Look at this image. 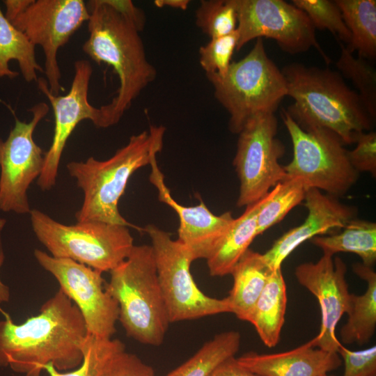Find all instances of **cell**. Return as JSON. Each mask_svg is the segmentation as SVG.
I'll use <instances>...</instances> for the list:
<instances>
[{"mask_svg": "<svg viewBox=\"0 0 376 376\" xmlns=\"http://www.w3.org/2000/svg\"><path fill=\"white\" fill-rule=\"evenodd\" d=\"M241 335L236 331L219 333L206 342L189 359L164 376H210L240 347Z\"/></svg>", "mask_w": 376, "mask_h": 376, "instance_id": "4316f807", "label": "cell"}, {"mask_svg": "<svg viewBox=\"0 0 376 376\" xmlns=\"http://www.w3.org/2000/svg\"><path fill=\"white\" fill-rule=\"evenodd\" d=\"M292 3L307 15L315 29H327L349 45L351 35L334 1L292 0Z\"/></svg>", "mask_w": 376, "mask_h": 376, "instance_id": "1f68e13d", "label": "cell"}, {"mask_svg": "<svg viewBox=\"0 0 376 376\" xmlns=\"http://www.w3.org/2000/svg\"><path fill=\"white\" fill-rule=\"evenodd\" d=\"M239 51L249 41L267 38L290 54L314 47L327 63L331 59L319 45L315 29L301 9L283 0H237Z\"/></svg>", "mask_w": 376, "mask_h": 376, "instance_id": "8fae6325", "label": "cell"}, {"mask_svg": "<svg viewBox=\"0 0 376 376\" xmlns=\"http://www.w3.org/2000/svg\"><path fill=\"white\" fill-rule=\"evenodd\" d=\"M341 230L314 237L311 242L323 254L333 256L338 252L353 253L361 258L362 264L373 267L376 261V224L354 218Z\"/></svg>", "mask_w": 376, "mask_h": 376, "instance_id": "cb8c5ba5", "label": "cell"}, {"mask_svg": "<svg viewBox=\"0 0 376 376\" xmlns=\"http://www.w3.org/2000/svg\"><path fill=\"white\" fill-rule=\"evenodd\" d=\"M143 232L151 240L170 323L231 313L227 297L213 298L198 288L190 272L193 260L182 243L153 224L143 228Z\"/></svg>", "mask_w": 376, "mask_h": 376, "instance_id": "9c48e42d", "label": "cell"}, {"mask_svg": "<svg viewBox=\"0 0 376 376\" xmlns=\"http://www.w3.org/2000/svg\"><path fill=\"white\" fill-rule=\"evenodd\" d=\"M150 182L158 191L159 200L172 207L179 217L178 240L188 250L193 261L207 259L218 246L235 218L230 212L213 214L205 204L185 206L176 202L164 182L156 158L150 163Z\"/></svg>", "mask_w": 376, "mask_h": 376, "instance_id": "e0dca14e", "label": "cell"}, {"mask_svg": "<svg viewBox=\"0 0 376 376\" xmlns=\"http://www.w3.org/2000/svg\"><path fill=\"white\" fill-rule=\"evenodd\" d=\"M210 376H260L242 366L235 357H230L213 371Z\"/></svg>", "mask_w": 376, "mask_h": 376, "instance_id": "74e56055", "label": "cell"}, {"mask_svg": "<svg viewBox=\"0 0 376 376\" xmlns=\"http://www.w3.org/2000/svg\"><path fill=\"white\" fill-rule=\"evenodd\" d=\"M104 376H156L154 369L136 354L125 350L111 363Z\"/></svg>", "mask_w": 376, "mask_h": 376, "instance_id": "d590c367", "label": "cell"}, {"mask_svg": "<svg viewBox=\"0 0 376 376\" xmlns=\"http://www.w3.org/2000/svg\"><path fill=\"white\" fill-rule=\"evenodd\" d=\"M39 265L52 274L60 288L79 310L89 335L111 338L119 318L117 301L105 289L102 272L67 258L34 250Z\"/></svg>", "mask_w": 376, "mask_h": 376, "instance_id": "5bb4252c", "label": "cell"}, {"mask_svg": "<svg viewBox=\"0 0 376 376\" xmlns=\"http://www.w3.org/2000/svg\"><path fill=\"white\" fill-rule=\"evenodd\" d=\"M262 198L246 206L243 214L233 219L218 246L206 259L211 276L230 274L234 266L258 235L257 216Z\"/></svg>", "mask_w": 376, "mask_h": 376, "instance_id": "44dd1931", "label": "cell"}, {"mask_svg": "<svg viewBox=\"0 0 376 376\" xmlns=\"http://www.w3.org/2000/svg\"><path fill=\"white\" fill-rule=\"evenodd\" d=\"M45 102L34 104L29 123L15 117V125L6 140L0 139V210L17 214L30 213L27 190L40 176L45 152L33 140L39 122L47 114Z\"/></svg>", "mask_w": 376, "mask_h": 376, "instance_id": "4fadbf2b", "label": "cell"}, {"mask_svg": "<svg viewBox=\"0 0 376 376\" xmlns=\"http://www.w3.org/2000/svg\"><path fill=\"white\" fill-rule=\"evenodd\" d=\"M110 4L117 10L127 17L141 32L143 30L146 18L143 10L130 0H109Z\"/></svg>", "mask_w": 376, "mask_h": 376, "instance_id": "8d00e7d4", "label": "cell"}, {"mask_svg": "<svg viewBox=\"0 0 376 376\" xmlns=\"http://www.w3.org/2000/svg\"><path fill=\"white\" fill-rule=\"evenodd\" d=\"M190 3L189 0H155L154 4L157 8L168 6L175 9L185 10Z\"/></svg>", "mask_w": 376, "mask_h": 376, "instance_id": "ab89813d", "label": "cell"}, {"mask_svg": "<svg viewBox=\"0 0 376 376\" xmlns=\"http://www.w3.org/2000/svg\"><path fill=\"white\" fill-rule=\"evenodd\" d=\"M320 376H330V375H328L327 374H324V375H322Z\"/></svg>", "mask_w": 376, "mask_h": 376, "instance_id": "60d3db41", "label": "cell"}, {"mask_svg": "<svg viewBox=\"0 0 376 376\" xmlns=\"http://www.w3.org/2000/svg\"><path fill=\"white\" fill-rule=\"evenodd\" d=\"M214 95L229 113L228 129L239 134L246 121L258 113H274L287 96L285 79L267 56L263 38H257L241 60L231 62L224 76L206 75Z\"/></svg>", "mask_w": 376, "mask_h": 376, "instance_id": "8992f818", "label": "cell"}, {"mask_svg": "<svg viewBox=\"0 0 376 376\" xmlns=\"http://www.w3.org/2000/svg\"><path fill=\"white\" fill-rule=\"evenodd\" d=\"M74 67L70 91L64 95L51 93L44 78L37 80L38 88L49 101L54 116L52 142L45 152L43 169L37 180L38 185L42 190H49L54 186L63 151L77 125L84 120H90L97 127L103 128L100 108L95 107L88 101L92 65L88 61L78 60Z\"/></svg>", "mask_w": 376, "mask_h": 376, "instance_id": "9a60e30c", "label": "cell"}, {"mask_svg": "<svg viewBox=\"0 0 376 376\" xmlns=\"http://www.w3.org/2000/svg\"><path fill=\"white\" fill-rule=\"evenodd\" d=\"M274 113L250 118L240 132L233 159L239 180L238 207L248 206L263 198L287 175L279 159L285 147L276 137Z\"/></svg>", "mask_w": 376, "mask_h": 376, "instance_id": "30bf717a", "label": "cell"}, {"mask_svg": "<svg viewBox=\"0 0 376 376\" xmlns=\"http://www.w3.org/2000/svg\"><path fill=\"white\" fill-rule=\"evenodd\" d=\"M286 305V284L281 268H279L272 272L246 320L268 347H274L279 342Z\"/></svg>", "mask_w": 376, "mask_h": 376, "instance_id": "7402d4cb", "label": "cell"}, {"mask_svg": "<svg viewBox=\"0 0 376 376\" xmlns=\"http://www.w3.org/2000/svg\"><path fill=\"white\" fill-rule=\"evenodd\" d=\"M238 34L234 32L210 40L198 49L199 63L205 75L224 76L227 72L236 50Z\"/></svg>", "mask_w": 376, "mask_h": 376, "instance_id": "d6a6232c", "label": "cell"}, {"mask_svg": "<svg viewBox=\"0 0 376 376\" xmlns=\"http://www.w3.org/2000/svg\"><path fill=\"white\" fill-rule=\"evenodd\" d=\"M281 71L287 96L294 100L285 110L303 130L324 128L350 145L371 129L373 119L359 95L338 71L299 63L288 64Z\"/></svg>", "mask_w": 376, "mask_h": 376, "instance_id": "3957f363", "label": "cell"}, {"mask_svg": "<svg viewBox=\"0 0 376 376\" xmlns=\"http://www.w3.org/2000/svg\"><path fill=\"white\" fill-rule=\"evenodd\" d=\"M3 225V224L2 222V220H0V232L2 229ZM4 259H5V256H4L3 249L1 248V240H0V269L3 265ZM10 297V289L6 284L3 283L0 277V305L1 304L9 301Z\"/></svg>", "mask_w": 376, "mask_h": 376, "instance_id": "f35d334b", "label": "cell"}, {"mask_svg": "<svg viewBox=\"0 0 376 376\" xmlns=\"http://www.w3.org/2000/svg\"><path fill=\"white\" fill-rule=\"evenodd\" d=\"M347 266L339 257L323 254L316 263L297 265L295 274L299 283L318 299L321 312L319 334L312 339L315 347L337 352L341 344L336 336L337 324L347 313L351 293L345 274Z\"/></svg>", "mask_w": 376, "mask_h": 376, "instance_id": "2e32d148", "label": "cell"}, {"mask_svg": "<svg viewBox=\"0 0 376 376\" xmlns=\"http://www.w3.org/2000/svg\"><path fill=\"white\" fill-rule=\"evenodd\" d=\"M164 133V126L151 125L148 130L131 136L125 146L106 160L91 157L67 164L69 174L84 192L82 205L75 214L77 222L97 221L143 232V228L121 215L118 204L132 174L150 165L162 150Z\"/></svg>", "mask_w": 376, "mask_h": 376, "instance_id": "277c9868", "label": "cell"}, {"mask_svg": "<svg viewBox=\"0 0 376 376\" xmlns=\"http://www.w3.org/2000/svg\"><path fill=\"white\" fill-rule=\"evenodd\" d=\"M351 38L346 47L365 59L376 57V1L335 0Z\"/></svg>", "mask_w": 376, "mask_h": 376, "instance_id": "484cf974", "label": "cell"}, {"mask_svg": "<svg viewBox=\"0 0 376 376\" xmlns=\"http://www.w3.org/2000/svg\"><path fill=\"white\" fill-rule=\"evenodd\" d=\"M344 362L343 376H376V346L352 351L340 344L337 351Z\"/></svg>", "mask_w": 376, "mask_h": 376, "instance_id": "836d02e7", "label": "cell"}, {"mask_svg": "<svg viewBox=\"0 0 376 376\" xmlns=\"http://www.w3.org/2000/svg\"><path fill=\"white\" fill-rule=\"evenodd\" d=\"M109 273L105 289L118 304L127 336L144 345H162L170 321L151 245H134Z\"/></svg>", "mask_w": 376, "mask_h": 376, "instance_id": "5b68a950", "label": "cell"}, {"mask_svg": "<svg viewBox=\"0 0 376 376\" xmlns=\"http://www.w3.org/2000/svg\"><path fill=\"white\" fill-rule=\"evenodd\" d=\"M353 270L366 282L367 288L361 295L351 293L348 319L341 328L340 339L344 344L363 345L370 340L376 329V273L362 263L354 264Z\"/></svg>", "mask_w": 376, "mask_h": 376, "instance_id": "603a6c76", "label": "cell"}, {"mask_svg": "<svg viewBox=\"0 0 376 376\" xmlns=\"http://www.w3.org/2000/svg\"><path fill=\"white\" fill-rule=\"evenodd\" d=\"M35 47L6 17L0 6V78L14 79L19 75L9 67L10 61L15 60L26 81H37V72H44V70L36 61Z\"/></svg>", "mask_w": 376, "mask_h": 376, "instance_id": "d4e9b609", "label": "cell"}, {"mask_svg": "<svg viewBox=\"0 0 376 376\" xmlns=\"http://www.w3.org/2000/svg\"><path fill=\"white\" fill-rule=\"evenodd\" d=\"M336 63L338 72L351 80L357 89L366 111L373 120L376 117V70L361 57H355L343 42Z\"/></svg>", "mask_w": 376, "mask_h": 376, "instance_id": "f546056e", "label": "cell"}, {"mask_svg": "<svg viewBox=\"0 0 376 376\" xmlns=\"http://www.w3.org/2000/svg\"><path fill=\"white\" fill-rule=\"evenodd\" d=\"M297 177H286L278 182L263 198L257 216L258 235L280 222L295 206L301 203L307 191Z\"/></svg>", "mask_w": 376, "mask_h": 376, "instance_id": "83f0119b", "label": "cell"}, {"mask_svg": "<svg viewBox=\"0 0 376 376\" xmlns=\"http://www.w3.org/2000/svg\"><path fill=\"white\" fill-rule=\"evenodd\" d=\"M89 17L86 3L83 0H30L10 21L33 45L42 47L46 81L50 93L54 95L65 91L60 83L58 52L88 22Z\"/></svg>", "mask_w": 376, "mask_h": 376, "instance_id": "7c38bea8", "label": "cell"}, {"mask_svg": "<svg viewBox=\"0 0 376 376\" xmlns=\"http://www.w3.org/2000/svg\"><path fill=\"white\" fill-rule=\"evenodd\" d=\"M237 360L260 376H320L342 364L338 352L315 347L312 339L291 350L273 354L250 352Z\"/></svg>", "mask_w": 376, "mask_h": 376, "instance_id": "d6986e66", "label": "cell"}, {"mask_svg": "<svg viewBox=\"0 0 376 376\" xmlns=\"http://www.w3.org/2000/svg\"><path fill=\"white\" fill-rule=\"evenodd\" d=\"M281 116L293 150L291 162L283 166L286 175L300 178L307 189H318L335 198L345 194L359 173L350 163L340 138L324 128L303 130L283 108Z\"/></svg>", "mask_w": 376, "mask_h": 376, "instance_id": "ba28073f", "label": "cell"}, {"mask_svg": "<svg viewBox=\"0 0 376 376\" xmlns=\"http://www.w3.org/2000/svg\"><path fill=\"white\" fill-rule=\"evenodd\" d=\"M195 17L196 26L210 38L228 35L237 26V0H202Z\"/></svg>", "mask_w": 376, "mask_h": 376, "instance_id": "4dcf8cb0", "label": "cell"}, {"mask_svg": "<svg viewBox=\"0 0 376 376\" xmlns=\"http://www.w3.org/2000/svg\"><path fill=\"white\" fill-rule=\"evenodd\" d=\"M273 271L263 254L250 249L234 266L233 287L226 297L231 313L238 319L246 321Z\"/></svg>", "mask_w": 376, "mask_h": 376, "instance_id": "ffe728a7", "label": "cell"}, {"mask_svg": "<svg viewBox=\"0 0 376 376\" xmlns=\"http://www.w3.org/2000/svg\"><path fill=\"white\" fill-rule=\"evenodd\" d=\"M304 205L308 215L304 221L277 239L263 257L272 269L281 268L285 259L301 244L314 237L338 233L354 218L355 210L336 198L315 188L307 189Z\"/></svg>", "mask_w": 376, "mask_h": 376, "instance_id": "ac0fdd59", "label": "cell"}, {"mask_svg": "<svg viewBox=\"0 0 376 376\" xmlns=\"http://www.w3.org/2000/svg\"><path fill=\"white\" fill-rule=\"evenodd\" d=\"M29 214L37 239L52 256L70 259L102 273L125 260L134 246L127 226L97 221L65 225L36 209Z\"/></svg>", "mask_w": 376, "mask_h": 376, "instance_id": "52a82bcc", "label": "cell"}, {"mask_svg": "<svg viewBox=\"0 0 376 376\" xmlns=\"http://www.w3.org/2000/svg\"><path fill=\"white\" fill-rule=\"evenodd\" d=\"M356 147L347 150L352 166L358 172H368L376 175V132L361 133L357 138Z\"/></svg>", "mask_w": 376, "mask_h": 376, "instance_id": "e575fe53", "label": "cell"}, {"mask_svg": "<svg viewBox=\"0 0 376 376\" xmlns=\"http://www.w3.org/2000/svg\"><path fill=\"white\" fill-rule=\"evenodd\" d=\"M88 335L79 310L59 289L23 323L8 315L0 320V367L23 376H41L50 363L59 371L75 369Z\"/></svg>", "mask_w": 376, "mask_h": 376, "instance_id": "6da1fadb", "label": "cell"}, {"mask_svg": "<svg viewBox=\"0 0 376 376\" xmlns=\"http://www.w3.org/2000/svg\"><path fill=\"white\" fill-rule=\"evenodd\" d=\"M125 350L118 339L102 338L88 335L83 348L81 363L73 370L62 373L52 363L44 367L49 376H104L113 359Z\"/></svg>", "mask_w": 376, "mask_h": 376, "instance_id": "f1b7e54d", "label": "cell"}, {"mask_svg": "<svg viewBox=\"0 0 376 376\" xmlns=\"http://www.w3.org/2000/svg\"><path fill=\"white\" fill-rule=\"evenodd\" d=\"M89 36L82 50L97 64L113 68L119 79L116 95L100 107L103 128L116 125L132 102L157 77L146 57L139 31L109 0L86 2Z\"/></svg>", "mask_w": 376, "mask_h": 376, "instance_id": "7a4b0ae2", "label": "cell"}]
</instances>
